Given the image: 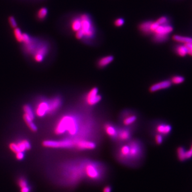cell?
I'll list each match as a JSON object with an SVG mask.
<instances>
[{"mask_svg": "<svg viewBox=\"0 0 192 192\" xmlns=\"http://www.w3.org/2000/svg\"><path fill=\"white\" fill-rule=\"evenodd\" d=\"M94 123L90 118H82L74 113L63 115L58 120L54 128V132L58 136L66 134V138L91 140Z\"/></svg>", "mask_w": 192, "mask_h": 192, "instance_id": "6da1fadb", "label": "cell"}, {"mask_svg": "<svg viewBox=\"0 0 192 192\" xmlns=\"http://www.w3.org/2000/svg\"><path fill=\"white\" fill-rule=\"evenodd\" d=\"M85 160L71 161L62 165L61 176L67 185L71 186H76L85 180Z\"/></svg>", "mask_w": 192, "mask_h": 192, "instance_id": "7a4b0ae2", "label": "cell"}, {"mask_svg": "<svg viewBox=\"0 0 192 192\" xmlns=\"http://www.w3.org/2000/svg\"><path fill=\"white\" fill-rule=\"evenodd\" d=\"M84 169L85 180L92 183L101 182L106 176L107 167L102 162L86 159Z\"/></svg>", "mask_w": 192, "mask_h": 192, "instance_id": "3957f363", "label": "cell"}, {"mask_svg": "<svg viewBox=\"0 0 192 192\" xmlns=\"http://www.w3.org/2000/svg\"><path fill=\"white\" fill-rule=\"evenodd\" d=\"M80 16L81 19V27L80 30L75 33V37L78 40L90 43L96 37V28L88 14H83Z\"/></svg>", "mask_w": 192, "mask_h": 192, "instance_id": "277c9868", "label": "cell"}, {"mask_svg": "<svg viewBox=\"0 0 192 192\" xmlns=\"http://www.w3.org/2000/svg\"><path fill=\"white\" fill-rule=\"evenodd\" d=\"M128 144L130 147L129 165L134 166L141 162L144 155V147L143 144L138 139H130Z\"/></svg>", "mask_w": 192, "mask_h": 192, "instance_id": "5b68a950", "label": "cell"}, {"mask_svg": "<svg viewBox=\"0 0 192 192\" xmlns=\"http://www.w3.org/2000/svg\"><path fill=\"white\" fill-rule=\"evenodd\" d=\"M77 139L65 138L59 140H46L42 143L45 147L60 149H75Z\"/></svg>", "mask_w": 192, "mask_h": 192, "instance_id": "8992f818", "label": "cell"}, {"mask_svg": "<svg viewBox=\"0 0 192 192\" xmlns=\"http://www.w3.org/2000/svg\"><path fill=\"white\" fill-rule=\"evenodd\" d=\"M173 31L172 26L169 24L159 25L153 33V41L156 43H162L167 41L168 35Z\"/></svg>", "mask_w": 192, "mask_h": 192, "instance_id": "52a82bcc", "label": "cell"}, {"mask_svg": "<svg viewBox=\"0 0 192 192\" xmlns=\"http://www.w3.org/2000/svg\"><path fill=\"white\" fill-rule=\"evenodd\" d=\"M102 97L99 93V90L97 87L91 88L86 93L83 100L85 104L88 106L92 107L101 102Z\"/></svg>", "mask_w": 192, "mask_h": 192, "instance_id": "ba28073f", "label": "cell"}, {"mask_svg": "<svg viewBox=\"0 0 192 192\" xmlns=\"http://www.w3.org/2000/svg\"><path fill=\"white\" fill-rule=\"evenodd\" d=\"M49 51V46L46 42H38L34 52L33 53L34 60L37 63H41L44 59Z\"/></svg>", "mask_w": 192, "mask_h": 192, "instance_id": "9c48e42d", "label": "cell"}, {"mask_svg": "<svg viewBox=\"0 0 192 192\" xmlns=\"http://www.w3.org/2000/svg\"><path fill=\"white\" fill-rule=\"evenodd\" d=\"M130 147L128 143L120 146L116 152V157L118 161L129 165Z\"/></svg>", "mask_w": 192, "mask_h": 192, "instance_id": "30bf717a", "label": "cell"}, {"mask_svg": "<svg viewBox=\"0 0 192 192\" xmlns=\"http://www.w3.org/2000/svg\"><path fill=\"white\" fill-rule=\"evenodd\" d=\"M35 116L39 118H43L49 115V104L48 99H41L36 104L35 108L33 109Z\"/></svg>", "mask_w": 192, "mask_h": 192, "instance_id": "8fae6325", "label": "cell"}, {"mask_svg": "<svg viewBox=\"0 0 192 192\" xmlns=\"http://www.w3.org/2000/svg\"><path fill=\"white\" fill-rule=\"evenodd\" d=\"M97 144L93 140L77 139L75 149L77 151H90L97 148Z\"/></svg>", "mask_w": 192, "mask_h": 192, "instance_id": "7c38bea8", "label": "cell"}, {"mask_svg": "<svg viewBox=\"0 0 192 192\" xmlns=\"http://www.w3.org/2000/svg\"><path fill=\"white\" fill-rule=\"evenodd\" d=\"M132 134V129L129 128V126L118 128L116 141H118L119 143L128 142L131 139Z\"/></svg>", "mask_w": 192, "mask_h": 192, "instance_id": "4fadbf2b", "label": "cell"}, {"mask_svg": "<svg viewBox=\"0 0 192 192\" xmlns=\"http://www.w3.org/2000/svg\"><path fill=\"white\" fill-rule=\"evenodd\" d=\"M49 115L55 114L60 109L63 104V99L61 96H56L48 99Z\"/></svg>", "mask_w": 192, "mask_h": 192, "instance_id": "5bb4252c", "label": "cell"}, {"mask_svg": "<svg viewBox=\"0 0 192 192\" xmlns=\"http://www.w3.org/2000/svg\"><path fill=\"white\" fill-rule=\"evenodd\" d=\"M137 120V115L132 111H124L121 115V122L124 126H130Z\"/></svg>", "mask_w": 192, "mask_h": 192, "instance_id": "9a60e30c", "label": "cell"}, {"mask_svg": "<svg viewBox=\"0 0 192 192\" xmlns=\"http://www.w3.org/2000/svg\"><path fill=\"white\" fill-rule=\"evenodd\" d=\"M103 127L105 132L107 136L113 141H116L118 127H116L115 124L110 122L105 123Z\"/></svg>", "mask_w": 192, "mask_h": 192, "instance_id": "2e32d148", "label": "cell"}, {"mask_svg": "<svg viewBox=\"0 0 192 192\" xmlns=\"http://www.w3.org/2000/svg\"><path fill=\"white\" fill-rule=\"evenodd\" d=\"M171 84L172 83L170 80H164L152 84L149 88V91L153 93L158 91L170 88L171 86Z\"/></svg>", "mask_w": 192, "mask_h": 192, "instance_id": "e0dca14e", "label": "cell"}, {"mask_svg": "<svg viewBox=\"0 0 192 192\" xmlns=\"http://www.w3.org/2000/svg\"><path fill=\"white\" fill-rule=\"evenodd\" d=\"M17 183L20 192H31V187L29 185L27 179L24 176L19 177L17 179Z\"/></svg>", "mask_w": 192, "mask_h": 192, "instance_id": "ac0fdd59", "label": "cell"}, {"mask_svg": "<svg viewBox=\"0 0 192 192\" xmlns=\"http://www.w3.org/2000/svg\"><path fill=\"white\" fill-rule=\"evenodd\" d=\"M171 130L172 127L170 124L165 123L157 124L155 126V131L157 134H162L164 137L170 134Z\"/></svg>", "mask_w": 192, "mask_h": 192, "instance_id": "d6986e66", "label": "cell"}, {"mask_svg": "<svg viewBox=\"0 0 192 192\" xmlns=\"http://www.w3.org/2000/svg\"><path fill=\"white\" fill-rule=\"evenodd\" d=\"M114 58L112 55H108L100 58L97 61V66L100 69H104L114 61Z\"/></svg>", "mask_w": 192, "mask_h": 192, "instance_id": "ffe728a7", "label": "cell"}, {"mask_svg": "<svg viewBox=\"0 0 192 192\" xmlns=\"http://www.w3.org/2000/svg\"><path fill=\"white\" fill-rule=\"evenodd\" d=\"M70 27L71 30L75 33L80 30L81 27V19L80 15L71 19L70 22Z\"/></svg>", "mask_w": 192, "mask_h": 192, "instance_id": "44dd1931", "label": "cell"}, {"mask_svg": "<svg viewBox=\"0 0 192 192\" xmlns=\"http://www.w3.org/2000/svg\"><path fill=\"white\" fill-rule=\"evenodd\" d=\"M153 21H146L141 22L139 25V30L142 33L145 34H152V24Z\"/></svg>", "mask_w": 192, "mask_h": 192, "instance_id": "7402d4cb", "label": "cell"}, {"mask_svg": "<svg viewBox=\"0 0 192 192\" xmlns=\"http://www.w3.org/2000/svg\"><path fill=\"white\" fill-rule=\"evenodd\" d=\"M23 119H24V121L25 122V123L26 124L27 126L32 131L36 132L38 131V127L36 126L35 124L34 123V122H33L34 121L33 120L30 118V117H28L27 115H26L25 114H24V115H23Z\"/></svg>", "mask_w": 192, "mask_h": 192, "instance_id": "603a6c76", "label": "cell"}, {"mask_svg": "<svg viewBox=\"0 0 192 192\" xmlns=\"http://www.w3.org/2000/svg\"><path fill=\"white\" fill-rule=\"evenodd\" d=\"M173 40L175 41L184 44H192V38L190 37L183 36L180 35H174L173 36Z\"/></svg>", "mask_w": 192, "mask_h": 192, "instance_id": "cb8c5ba5", "label": "cell"}, {"mask_svg": "<svg viewBox=\"0 0 192 192\" xmlns=\"http://www.w3.org/2000/svg\"><path fill=\"white\" fill-rule=\"evenodd\" d=\"M48 14V9L46 7L39 9L36 13V18L39 21H43L47 18Z\"/></svg>", "mask_w": 192, "mask_h": 192, "instance_id": "d4e9b609", "label": "cell"}, {"mask_svg": "<svg viewBox=\"0 0 192 192\" xmlns=\"http://www.w3.org/2000/svg\"><path fill=\"white\" fill-rule=\"evenodd\" d=\"M23 110H24V112L25 114L27 115L28 117H30L33 120H34L35 116L34 111L32 108V107H31L30 105H24L23 106Z\"/></svg>", "mask_w": 192, "mask_h": 192, "instance_id": "484cf974", "label": "cell"}, {"mask_svg": "<svg viewBox=\"0 0 192 192\" xmlns=\"http://www.w3.org/2000/svg\"><path fill=\"white\" fill-rule=\"evenodd\" d=\"M175 52L180 57H185L188 54V51L185 45H180L175 48Z\"/></svg>", "mask_w": 192, "mask_h": 192, "instance_id": "4316f807", "label": "cell"}, {"mask_svg": "<svg viewBox=\"0 0 192 192\" xmlns=\"http://www.w3.org/2000/svg\"><path fill=\"white\" fill-rule=\"evenodd\" d=\"M13 30H14L13 33H14V38L18 42H19L20 43H22V35H23L22 31L20 30V28H19L18 27Z\"/></svg>", "mask_w": 192, "mask_h": 192, "instance_id": "83f0119b", "label": "cell"}, {"mask_svg": "<svg viewBox=\"0 0 192 192\" xmlns=\"http://www.w3.org/2000/svg\"><path fill=\"white\" fill-rule=\"evenodd\" d=\"M177 155L178 159L180 161H184L186 160V151L183 147H179L177 149Z\"/></svg>", "mask_w": 192, "mask_h": 192, "instance_id": "f1b7e54d", "label": "cell"}, {"mask_svg": "<svg viewBox=\"0 0 192 192\" xmlns=\"http://www.w3.org/2000/svg\"><path fill=\"white\" fill-rule=\"evenodd\" d=\"M170 81L171 83L175 84H179L184 82L185 81V78L180 75H175L171 78Z\"/></svg>", "mask_w": 192, "mask_h": 192, "instance_id": "f546056e", "label": "cell"}, {"mask_svg": "<svg viewBox=\"0 0 192 192\" xmlns=\"http://www.w3.org/2000/svg\"><path fill=\"white\" fill-rule=\"evenodd\" d=\"M8 22L9 25L12 29H14L18 27V24L15 18L12 16L9 17Z\"/></svg>", "mask_w": 192, "mask_h": 192, "instance_id": "4dcf8cb0", "label": "cell"}, {"mask_svg": "<svg viewBox=\"0 0 192 192\" xmlns=\"http://www.w3.org/2000/svg\"><path fill=\"white\" fill-rule=\"evenodd\" d=\"M163 138H164V136H162V134H155V138H154L155 144L157 145H161L163 141Z\"/></svg>", "mask_w": 192, "mask_h": 192, "instance_id": "1f68e13d", "label": "cell"}, {"mask_svg": "<svg viewBox=\"0 0 192 192\" xmlns=\"http://www.w3.org/2000/svg\"><path fill=\"white\" fill-rule=\"evenodd\" d=\"M156 22L159 25H165L169 24V19L167 17L163 16L157 19Z\"/></svg>", "mask_w": 192, "mask_h": 192, "instance_id": "d6a6232c", "label": "cell"}, {"mask_svg": "<svg viewBox=\"0 0 192 192\" xmlns=\"http://www.w3.org/2000/svg\"><path fill=\"white\" fill-rule=\"evenodd\" d=\"M124 24V20L122 18L116 19L114 22V25L116 27H121Z\"/></svg>", "mask_w": 192, "mask_h": 192, "instance_id": "836d02e7", "label": "cell"}, {"mask_svg": "<svg viewBox=\"0 0 192 192\" xmlns=\"http://www.w3.org/2000/svg\"><path fill=\"white\" fill-rule=\"evenodd\" d=\"M16 159L18 161H22L25 158V153L24 152H18L15 154Z\"/></svg>", "mask_w": 192, "mask_h": 192, "instance_id": "e575fe53", "label": "cell"}, {"mask_svg": "<svg viewBox=\"0 0 192 192\" xmlns=\"http://www.w3.org/2000/svg\"><path fill=\"white\" fill-rule=\"evenodd\" d=\"M192 157V144L189 151H186V159H189Z\"/></svg>", "mask_w": 192, "mask_h": 192, "instance_id": "d590c367", "label": "cell"}, {"mask_svg": "<svg viewBox=\"0 0 192 192\" xmlns=\"http://www.w3.org/2000/svg\"><path fill=\"white\" fill-rule=\"evenodd\" d=\"M112 187L110 185H106L103 188L102 192H112Z\"/></svg>", "mask_w": 192, "mask_h": 192, "instance_id": "8d00e7d4", "label": "cell"}, {"mask_svg": "<svg viewBox=\"0 0 192 192\" xmlns=\"http://www.w3.org/2000/svg\"><path fill=\"white\" fill-rule=\"evenodd\" d=\"M188 51V54L192 56V44H185Z\"/></svg>", "mask_w": 192, "mask_h": 192, "instance_id": "74e56055", "label": "cell"}]
</instances>
